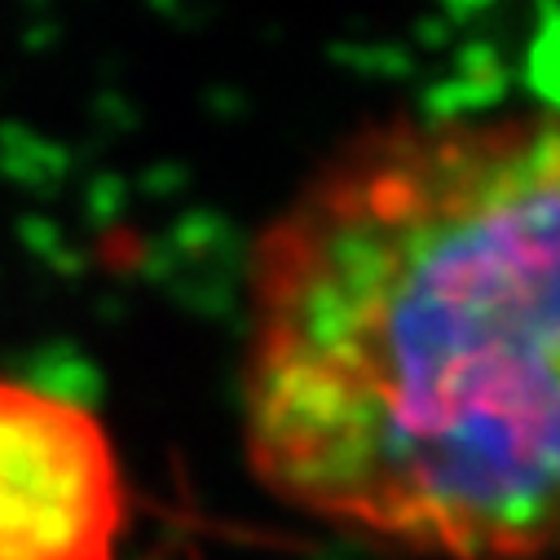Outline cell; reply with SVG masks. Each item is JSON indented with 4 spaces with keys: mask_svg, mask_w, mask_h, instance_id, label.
<instances>
[{
    "mask_svg": "<svg viewBox=\"0 0 560 560\" xmlns=\"http://www.w3.org/2000/svg\"><path fill=\"white\" fill-rule=\"evenodd\" d=\"M256 481L424 560L560 556V110L397 115L252 252Z\"/></svg>",
    "mask_w": 560,
    "mask_h": 560,
    "instance_id": "cell-1",
    "label": "cell"
},
{
    "mask_svg": "<svg viewBox=\"0 0 560 560\" xmlns=\"http://www.w3.org/2000/svg\"><path fill=\"white\" fill-rule=\"evenodd\" d=\"M124 490L75 401L0 375V560H115Z\"/></svg>",
    "mask_w": 560,
    "mask_h": 560,
    "instance_id": "cell-2",
    "label": "cell"
}]
</instances>
